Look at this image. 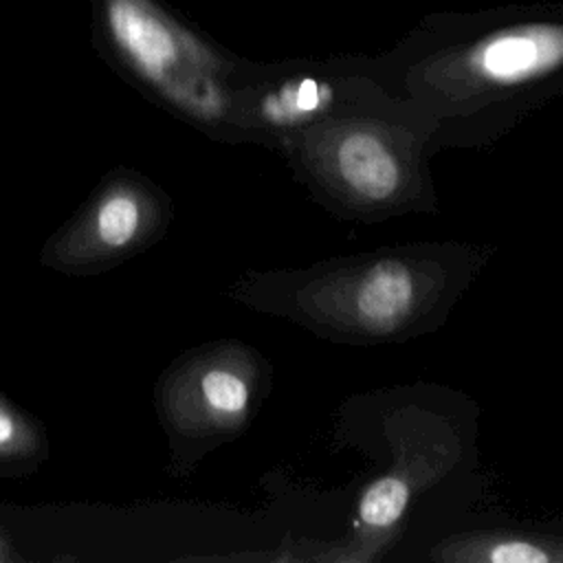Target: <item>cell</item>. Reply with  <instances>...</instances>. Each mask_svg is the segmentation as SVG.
I'll use <instances>...</instances> for the list:
<instances>
[{"mask_svg":"<svg viewBox=\"0 0 563 563\" xmlns=\"http://www.w3.org/2000/svg\"><path fill=\"white\" fill-rule=\"evenodd\" d=\"M110 31L130 64L180 106L213 114L220 92L216 57L150 0H108Z\"/></svg>","mask_w":563,"mask_h":563,"instance_id":"6da1fadb","label":"cell"},{"mask_svg":"<svg viewBox=\"0 0 563 563\" xmlns=\"http://www.w3.org/2000/svg\"><path fill=\"white\" fill-rule=\"evenodd\" d=\"M561 57V29L554 24H532L486 37L473 48L468 64L479 79L495 86H512L554 70Z\"/></svg>","mask_w":563,"mask_h":563,"instance_id":"7a4b0ae2","label":"cell"},{"mask_svg":"<svg viewBox=\"0 0 563 563\" xmlns=\"http://www.w3.org/2000/svg\"><path fill=\"white\" fill-rule=\"evenodd\" d=\"M418 286L413 273L400 262H378L365 268L350 286V310L369 332L400 325L416 308Z\"/></svg>","mask_w":563,"mask_h":563,"instance_id":"3957f363","label":"cell"},{"mask_svg":"<svg viewBox=\"0 0 563 563\" xmlns=\"http://www.w3.org/2000/svg\"><path fill=\"white\" fill-rule=\"evenodd\" d=\"M334 169L347 189L367 200H387L402 180L394 152L369 132H350L339 141Z\"/></svg>","mask_w":563,"mask_h":563,"instance_id":"277c9868","label":"cell"},{"mask_svg":"<svg viewBox=\"0 0 563 563\" xmlns=\"http://www.w3.org/2000/svg\"><path fill=\"white\" fill-rule=\"evenodd\" d=\"M202 411L216 422H235L246 413L249 385L229 367H211L198 380Z\"/></svg>","mask_w":563,"mask_h":563,"instance_id":"5b68a950","label":"cell"},{"mask_svg":"<svg viewBox=\"0 0 563 563\" xmlns=\"http://www.w3.org/2000/svg\"><path fill=\"white\" fill-rule=\"evenodd\" d=\"M409 501V488L398 477H380L361 497L358 515L372 528L394 526Z\"/></svg>","mask_w":563,"mask_h":563,"instance_id":"8992f818","label":"cell"},{"mask_svg":"<svg viewBox=\"0 0 563 563\" xmlns=\"http://www.w3.org/2000/svg\"><path fill=\"white\" fill-rule=\"evenodd\" d=\"M141 205L132 194H112L97 211V233L108 246H125L141 227Z\"/></svg>","mask_w":563,"mask_h":563,"instance_id":"52a82bcc","label":"cell"},{"mask_svg":"<svg viewBox=\"0 0 563 563\" xmlns=\"http://www.w3.org/2000/svg\"><path fill=\"white\" fill-rule=\"evenodd\" d=\"M330 99V88L314 79H301L284 86L277 95L266 101L264 112L273 121H297L321 110Z\"/></svg>","mask_w":563,"mask_h":563,"instance_id":"ba28073f","label":"cell"},{"mask_svg":"<svg viewBox=\"0 0 563 563\" xmlns=\"http://www.w3.org/2000/svg\"><path fill=\"white\" fill-rule=\"evenodd\" d=\"M486 559L495 563H541L550 556L528 541H497L488 548Z\"/></svg>","mask_w":563,"mask_h":563,"instance_id":"9c48e42d","label":"cell"},{"mask_svg":"<svg viewBox=\"0 0 563 563\" xmlns=\"http://www.w3.org/2000/svg\"><path fill=\"white\" fill-rule=\"evenodd\" d=\"M11 433H13V424H11V420L0 411V444L7 442V440L11 438Z\"/></svg>","mask_w":563,"mask_h":563,"instance_id":"30bf717a","label":"cell"}]
</instances>
